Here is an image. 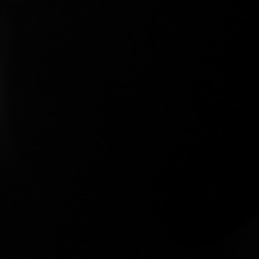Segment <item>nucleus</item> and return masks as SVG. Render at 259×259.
Returning a JSON list of instances; mask_svg holds the SVG:
<instances>
[]
</instances>
